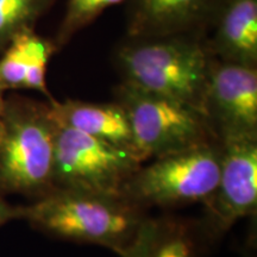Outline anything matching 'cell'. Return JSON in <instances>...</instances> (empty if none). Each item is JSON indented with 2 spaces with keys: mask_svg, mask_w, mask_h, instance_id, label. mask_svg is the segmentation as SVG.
<instances>
[{
  "mask_svg": "<svg viewBox=\"0 0 257 257\" xmlns=\"http://www.w3.org/2000/svg\"><path fill=\"white\" fill-rule=\"evenodd\" d=\"M213 60L205 36L193 34L126 36L113 54L120 83L200 112Z\"/></svg>",
  "mask_w": 257,
  "mask_h": 257,
  "instance_id": "1",
  "label": "cell"
},
{
  "mask_svg": "<svg viewBox=\"0 0 257 257\" xmlns=\"http://www.w3.org/2000/svg\"><path fill=\"white\" fill-rule=\"evenodd\" d=\"M55 135L50 101L5 95L0 112V193L35 200L53 191Z\"/></svg>",
  "mask_w": 257,
  "mask_h": 257,
  "instance_id": "2",
  "label": "cell"
},
{
  "mask_svg": "<svg viewBox=\"0 0 257 257\" xmlns=\"http://www.w3.org/2000/svg\"><path fill=\"white\" fill-rule=\"evenodd\" d=\"M144 218L142 208L125 198L53 189L21 206L19 219L51 236L98 244L119 253Z\"/></svg>",
  "mask_w": 257,
  "mask_h": 257,
  "instance_id": "3",
  "label": "cell"
},
{
  "mask_svg": "<svg viewBox=\"0 0 257 257\" xmlns=\"http://www.w3.org/2000/svg\"><path fill=\"white\" fill-rule=\"evenodd\" d=\"M219 169L218 141L188 148L141 166L125 185L123 198L142 210L205 204L217 187Z\"/></svg>",
  "mask_w": 257,
  "mask_h": 257,
  "instance_id": "4",
  "label": "cell"
},
{
  "mask_svg": "<svg viewBox=\"0 0 257 257\" xmlns=\"http://www.w3.org/2000/svg\"><path fill=\"white\" fill-rule=\"evenodd\" d=\"M114 96L126 112L135 152L143 163L217 141L204 114L192 106L124 83Z\"/></svg>",
  "mask_w": 257,
  "mask_h": 257,
  "instance_id": "5",
  "label": "cell"
},
{
  "mask_svg": "<svg viewBox=\"0 0 257 257\" xmlns=\"http://www.w3.org/2000/svg\"><path fill=\"white\" fill-rule=\"evenodd\" d=\"M142 165L131 150L56 121L54 189L123 198L125 185Z\"/></svg>",
  "mask_w": 257,
  "mask_h": 257,
  "instance_id": "6",
  "label": "cell"
},
{
  "mask_svg": "<svg viewBox=\"0 0 257 257\" xmlns=\"http://www.w3.org/2000/svg\"><path fill=\"white\" fill-rule=\"evenodd\" d=\"M201 112L218 142L257 137V67L214 59Z\"/></svg>",
  "mask_w": 257,
  "mask_h": 257,
  "instance_id": "7",
  "label": "cell"
},
{
  "mask_svg": "<svg viewBox=\"0 0 257 257\" xmlns=\"http://www.w3.org/2000/svg\"><path fill=\"white\" fill-rule=\"evenodd\" d=\"M219 148V179L205 206L208 224L223 232L256 212L257 137L223 140Z\"/></svg>",
  "mask_w": 257,
  "mask_h": 257,
  "instance_id": "8",
  "label": "cell"
},
{
  "mask_svg": "<svg viewBox=\"0 0 257 257\" xmlns=\"http://www.w3.org/2000/svg\"><path fill=\"white\" fill-rule=\"evenodd\" d=\"M224 0H127V36L193 34L206 37Z\"/></svg>",
  "mask_w": 257,
  "mask_h": 257,
  "instance_id": "9",
  "label": "cell"
},
{
  "mask_svg": "<svg viewBox=\"0 0 257 257\" xmlns=\"http://www.w3.org/2000/svg\"><path fill=\"white\" fill-rule=\"evenodd\" d=\"M205 40L214 59L257 67V0H224Z\"/></svg>",
  "mask_w": 257,
  "mask_h": 257,
  "instance_id": "10",
  "label": "cell"
},
{
  "mask_svg": "<svg viewBox=\"0 0 257 257\" xmlns=\"http://www.w3.org/2000/svg\"><path fill=\"white\" fill-rule=\"evenodd\" d=\"M53 40L38 35L35 29L17 35L2 51L0 88L9 91H36L48 101L55 100L47 85V69L56 51Z\"/></svg>",
  "mask_w": 257,
  "mask_h": 257,
  "instance_id": "11",
  "label": "cell"
},
{
  "mask_svg": "<svg viewBox=\"0 0 257 257\" xmlns=\"http://www.w3.org/2000/svg\"><path fill=\"white\" fill-rule=\"evenodd\" d=\"M50 105L59 124L136 154L130 121L119 102H89L73 99L59 101L55 99Z\"/></svg>",
  "mask_w": 257,
  "mask_h": 257,
  "instance_id": "12",
  "label": "cell"
},
{
  "mask_svg": "<svg viewBox=\"0 0 257 257\" xmlns=\"http://www.w3.org/2000/svg\"><path fill=\"white\" fill-rule=\"evenodd\" d=\"M120 257H198L191 226L178 218H144Z\"/></svg>",
  "mask_w": 257,
  "mask_h": 257,
  "instance_id": "13",
  "label": "cell"
},
{
  "mask_svg": "<svg viewBox=\"0 0 257 257\" xmlns=\"http://www.w3.org/2000/svg\"><path fill=\"white\" fill-rule=\"evenodd\" d=\"M56 0H0V53L17 35L35 29Z\"/></svg>",
  "mask_w": 257,
  "mask_h": 257,
  "instance_id": "14",
  "label": "cell"
},
{
  "mask_svg": "<svg viewBox=\"0 0 257 257\" xmlns=\"http://www.w3.org/2000/svg\"><path fill=\"white\" fill-rule=\"evenodd\" d=\"M126 2L127 0H67L62 21L53 40L56 49L59 50L66 46L78 32L93 23L105 10Z\"/></svg>",
  "mask_w": 257,
  "mask_h": 257,
  "instance_id": "15",
  "label": "cell"
},
{
  "mask_svg": "<svg viewBox=\"0 0 257 257\" xmlns=\"http://www.w3.org/2000/svg\"><path fill=\"white\" fill-rule=\"evenodd\" d=\"M19 217H21V206L9 204L5 200L4 194L0 193V226L10 220L19 219Z\"/></svg>",
  "mask_w": 257,
  "mask_h": 257,
  "instance_id": "16",
  "label": "cell"
},
{
  "mask_svg": "<svg viewBox=\"0 0 257 257\" xmlns=\"http://www.w3.org/2000/svg\"><path fill=\"white\" fill-rule=\"evenodd\" d=\"M4 99H5V92L0 88V112H2L3 105H4Z\"/></svg>",
  "mask_w": 257,
  "mask_h": 257,
  "instance_id": "17",
  "label": "cell"
}]
</instances>
